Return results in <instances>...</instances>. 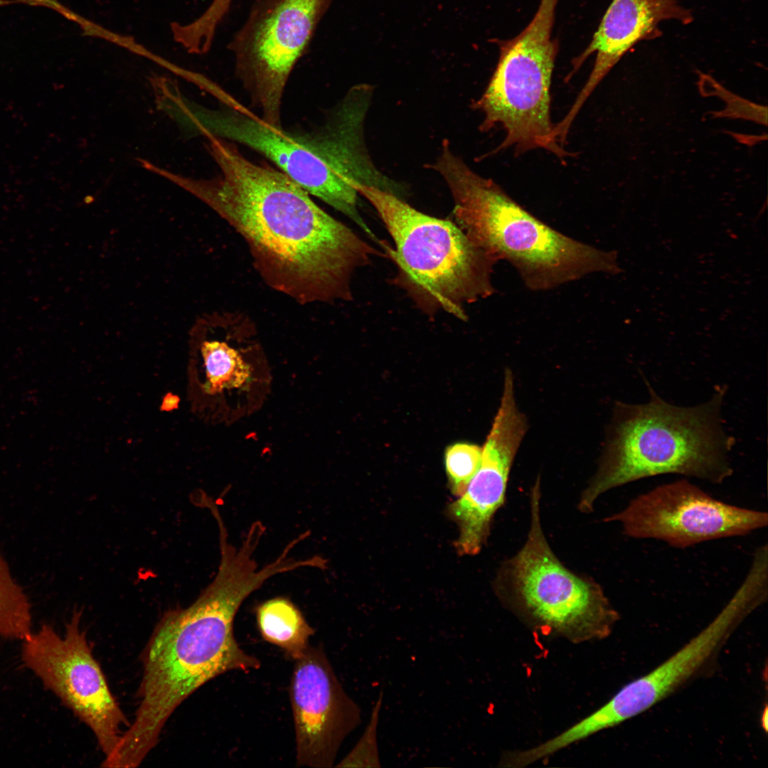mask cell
<instances>
[{"label":"cell","mask_w":768,"mask_h":768,"mask_svg":"<svg viewBox=\"0 0 768 768\" xmlns=\"http://www.w3.org/2000/svg\"><path fill=\"white\" fill-rule=\"evenodd\" d=\"M559 0H540L535 14L516 36L499 41L496 70L474 107L485 114L481 129L500 124L506 137L498 150L513 146L521 154L544 149L568 156L553 138L550 88L558 42L553 38Z\"/></svg>","instance_id":"ba28073f"},{"label":"cell","mask_w":768,"mask_h":768,"mask_svg":"<svg viewBox=\"0 0 768 768\" xmlns=\"http://www.w3.org/2000/svg\"><path fill=\"white\" fill-rule=\"evenodd\" d=\"M668 20L688 24L693 16L678 0H612L588 46L572 62L567 78L596 53L587 81L568 113L555 126L559 134H568L585 102L621 58L638 43L659 37L660 23Z\"/></svg>","instance_id":"2e32d148"},{"label":"cell","mask_w":768,"mask_h":768,"mask_svg":"<svg viewBox=\"0 0 768 768\" xmlns=\"http://www.w3.org/2000/svg\"><path fill=\"white\" fill-rule=\"evenodd\" d=\"M636 539H655L684 549L716 539L746 535L767 526L766 512L733 506L679 480L639 495L604 519Z\"/></svg>","instance_id":"8fae6325"},{"label":"cell","mask_w":768,"mask_h":768,"mask_svg":"<svg viewBox=\"0 0 768 768\" xmlns=\"http://www.w3.org/2000/svg\"><path fill=\"white\" fill-rule=\"evenodd\" d=\"M725 392L690 407L673 405L650 388L644 404L615 405L597 471L583 491L581 512L592 511L600 495L617 486L663 474L712 484L730 477L732 441L720 417Z\"/></svg>","instance_id":"277c9868"},{"label":"cell","mask_w":768,"mask_h":768,"mask_svg":"<svg viewBox=\"0 0 768 768\" xmlns=\"http://www.w3.org/2000/svg\"><path fill=\"white\" fill-rule=\"evenodd\" d=\"M223 1H226V2H231L233 0H223Z\"/></svg>","instance_id":"7402d4cb"},{"label":"cell","mask_w":768,"mask_h":768,"mask_svg":"<svg viewBox=\"0 0 768 768\" xmlns=\"http://www.w3.org/2000/svg\"><path fill=\"white\" fill-rule=\"evenodd\" d=\"M220 561L213 580L186 608L166 612L142 654L139 705L114 751L127 767H138L159 742L174 711L210 680L233 670L257 669V658L236 641L234 619L243 601L281 572L277 561L262 568L254 558L257 544L240 547L219 539Z\"/></svg>","instance_id":"7a4b0ae2"},{"label":"cell","mask_w":768,"mask_h":768,"mask_svg":"<svg viewBox=\"0 0 768 768\" xmlns=\"http://www.w3.org/2000/svg\"><path fill=\"white\" fill-rule=\"evenodd\" d=\"M481 456L482 449L474 444L459 442L447 448L445 468L454 495L464 493L481 464Z\"/></svg>","instance_id":"ffe728a7"},{"label":"cell","mask_w":768,"mask_h":768,"mask_svg":"<svg viewBox=\"0 0 768 768\" xmlns=\"http://www.w3.org/2000/svg\"><path fill=\"white\" fill-rule=\"evenodd\" d=\"M527 430L526 417L516 404L513 373L507 368L481 464L464 493L449 506L459 529L456 547L460 554L476 555L486 542L491 520L505 501L511 468Z\"/></svg>","instance_id":"4fadbf2b"},{"label":"cell","mask_w":768,"mask_h":768,"mask_svg":"<svg viewBox=\"0 0 768 768\" xmlns=\"http://www.w3.org/2000/svg\"><path fill=\"white\" fill-rule=\"evenodd\" d=\"M539 479L530 498V524L523 546L503 563L497 592L532 622L573 642L607 637L619 619L596 582L565 567L544 535Z\"/></svg>","instance_id":"52a82bcc"},{"label":"cell","mask_w":768,"mask_h":768,"mask_svg":"<svg viewBox=\"0 0 768 768\" xmlns=\"http://www.w3.org/2000/svg\"><path fill=\"white\" fill-rule=\"evenodd\" d=\"M256 618L263 639L291 658L296 661L309 648L314 630L289 599L277 597L262 602L256 609Z\"/></svg>","instance_id":"e0dca14e"},{"label":"cell","mask_w":768,"mask_h":768,"mask_svg":"<svg viewBox=\"0 0 768 768\" xmlns=\"http://www.w3.org/2000/svg\"><path fill=\"white\" fill-rule=\"evenodd\" d=\"M82 611L75 610L63 636L43 624L23 640L21 657L44 687L55 694L92 731L110 757L130 722L110 691L80 626Z\"/></svg>","instance_id":"30bf717a"},{"label":"cell","mask_w":768,"mask_h":768,"mask_svg":"<svg viewBox=\"0 0 768 768\" xmlns=\"http://www.w3.org/2000/svg\"><path fill=\"white\" fill-rule=\"evenodd\" d=\"M208 138L220 174L181 183L244 238L267 284L302 303L352 299L353 273L380 253L285 174Z\"/></svg>","instance_id":"6da1fadb"},{"label":"cell","mask_w":768,"mask_h":768,"mask_svg":"<svg viewBox=\"0 0 768 768\" xmlns=\"http://www.w3.org/2000/svg\"><path fill=\"white\" fill-rule=\"evenodd\" d=\"M31 604L0 555V636L23 640L31 633Z\"/></svg>","instance_id":"ac0fdd59"},{"label":"cell","mask_w":768,"mask_h":768,"mask_svg":"<svg viewBox=\"0 0 768 768\" xmlns=\"http://www.w3.org/2000/svg\"><path fill=\"white\" fill-rule=\"evenodd\" d=\"M698 85L703 95L716 96L725 103L724 110L712 114L714 118L743 119L767 126L766 106L754 103L732 92L706 73H699Z\"/></svg>","instance_id":"d6986e66"},{"label":"cell","mask_w":768,"mask_h":768,"mask_svg":"<svg viewBox=\"0 0 768 768\" xmlns=\"http://www.w3.org/2000/svg\"><path fill=\"white\" fill-rule=\"evenodd\" d=\"M297 766H333L361 711L345 692L324 650L309 646L296 660L290 687Z\"/></svg>","instance_id":"7c38bea8"},{"label":"cell","mask_w":768,"mask_h":768,"mask_svg":"<svg viewBox=\"0 0 768 768\" xmlns=\"http://www.w3.org/2000/svg\"><path fill=\"white\" fill-rule=\"evenodd\" d=\"M738 607L727 603L715 619L681 649L648 673L622 687L608 702L579 721L590 736L657 704L698 671L742 622Z\"/></svg>","instance_id":"5bb4252c"},{"label":"cell","mask_w":768,"mask_h":768,"mask_svg":"<svg viewBox=\"0 0 768 768\" xmlns=\"http://www.w3.org/2000/svg\"><path fill=\"white\" fill-rule=\"evenodd\" d=\"M427 166L449 188L455 223L496 261L508 262L529 289L546 291L593 273L620 272L615 251L580 242L540 220L491 179L472 171L448 141Z\"/></svg>","instance_id":"3957f363"},{"label":"cell","mask_w":768,"mask_h":768,"mask_svg":"<svg viewBox=\"0 0 768 768\" xmlns=\"http://www.w3.org/2000/svg\"><path fill=\"white\" fill-rule=\"evenodd\" d=\"M241 332L205 340L200 347L203 379L200 389L210 401L213 417L230 425L260 410L267 400L272 375L262 348Z\"/></svg>","instance_id":"9a60e30c"},{"label":"cell","mask_w":768,"mask_h":768,"mask_svg":"<svg viewBox=\"0 0 768 768\" xmlns=\"http://www.w3.org/2000/svg\"><path fill=\"white\" fill-rule=\"evenodd\" d=\"M375 208L393 240L383 248L395 264L396 283L428 315L443 311L468 319L466 305L491 296L497 262L451 220L414 208L390 192L357 187Z\"/></svg>","instance_id":"5b68a950"},{"label":"cell","mask_w":768,"mask_h":768,"mask_svg":"<svg viewBox=\"0 0 768 768\" xmlns=\"http://www.w3.org/2000/svg\"><path fill=\"white\" fill-rule=\"evenodd\" d=\"M383 694L381 692L372 709L368 723L351 752L336 767H380L377 731L382 708Z\"/></svg>","instance_id":"44dd1931"},{"label":"cell","mask_w":768,"mask_h":768,"mask_svg":"<svg viewBox=\"0 0 768 768\" xmlns=\"http://www.w3.org/2000/svg\"><path fill=\"white\" fill-rule=\"evenodd\" d=\"M215 95L223 108L188 110L197 132L255 149L306 192L346 215L365 233L370 231L357 207L356 188L365 178L366 159L352 139L328 129L319 141L295 137L254 115L222 89Z\"/></svg>","instance_id":"8992f818"},{"label":"cell","mask_w":768,"mask_h":768,"mask_svg":"<svg viewBox=\"0 0 768 768\" xmlns=\"http://www.w3.org/2000/svg\"><path fill=\"white\" fill-rule=\"evenodd\" d=\"M331 1L258 0L228 44L238 76L270 125L282 128L287 82Z\"/></svg>","instance_id":"9c48e42d"}]
</instances>
